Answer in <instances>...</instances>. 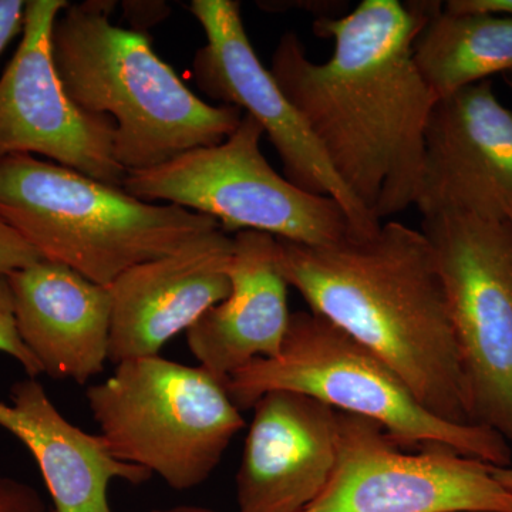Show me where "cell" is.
<instances>
[{"instance_id": "obj_1", "label": "cell", "mask_w": 512, "mask_h": 512, "mask_svg": "<svg viewBox=\"0 0 512 512\" xmlns=\"http://www.w3.org/2000/svg\"><path fill=\"white\" fill-rule=\"evenodd\" d=\"M437 5L362 0L342 18L313 23L335 45L326 62H313L292 30L272 55L279 89L339 180L380 224L416 207L419 197L437 97L414 60V43Z\"/></svg>"}, {"instance_id": "obj_2", "label": "cell", "mask_w": 512, "mask_h": 512, "mask_svg": "<svg viewBox=\"0 0 512 512\" xmlns=\"http://www.w3.org/2000/svg\"><path fill=\"white\" fill-rule=\"evenodd\" d=\"M276 262L309 311L379 356L429 412L473 424L446 289L423 232L390 221L325 247L276 238Z\"/></svg>"}, {"instance_id": "obj_3", "label": "cell", "mask_w": 512, "mask_h": 512, "mask_svg": "<svg viewBox=\"0 0 512 512\" xmlns=\"http://www.w3.org/2000/svg\"><path fill=\"white\" fill-rule=\"evenodd\" d=\"M114 5L69 3L55 20L50 49L69 99L116 124L121 167L127 173L148 170L227 140L244 111L212 106L192 93L156 55L146 33L110 22Z\"/></svg>"}, {"instance_id": "obj_4", "label": "cell", "mask_w": 512, "mask_h": 512, "mask_svg": "<svg viewBox=\"0 0 512 512\" xmlns=\"http://www.w3.org/2000/svg\"><path fill=\"white\" fill-rule=\"evenodd\" d=\"M0 218L43 259L103 286L221 228L208 215L138 200L30 154L0 160Z\"/></svg>"}, {"instance_id": "obj_5", "label": "cell", "mask_w": 512, "mask_h": 512, "mask_svg": "<svg viewBox=\"0 0 512 512\" xmlns=\"http://www.w3.org/2000/svg\"><path fill=\"white\" fill-rule=\"evenodd\" d=\"M225 387L239 410L252 409L266 393L288 390L376 421L400 447L444 446L490 466L512 464L511 447L500 434L429 412L392 367L311 311L292 313L278 356L254 360Z\"/></svg>"}, {"instance_id": "obj_6", "label": "cell", "mask_w": 512, "mask_h": 512, "mask_svg": "<svg viewBox=\"0 0 512 512\" xmlns=\"http://www.w3.org/2000/svg\"><path fill=\"white\" fill-rule=\"evenodd\" d=\"M86 399L111 453L177 491L204 483L245 426L225 382L161 356L119 363Z\"/></svg>"}, {"instance_id": "obj_7", "label": "cell", "mask_w": 512, "mask_h": 512, "mask_svg": "<svg viewBox=\"0 0 512 512\" xmlns=\"http://www.w3.org/2000/svg\"><path fill=\"white\" fill-rule=\"evenodd\" d=\"M262 136L258 121L244 114L221 144L130 171L123 190L151 204L165 201L208 215L228 234L265 232L309 247L346 237L352 227L339 202L302 191L276 173L262 153Z\"/></svg>"}, {"instance_id": "obj_8", "label": "cell", "mask_w": 512, "mask_h": 512, "mask_svg": "<svg viewBox=\"0 0 512 512\" xmlns=\"http://www.w3.org/2000/svg\"><path fill=\"white\" fill-rule=\"evenodd\" d=\"M421 232L446 289L471 423L512 450V222L441 214Z\"/></svg>"}, {"instance_id": "obj_9", "label": "cell", "mask_w": 512, "mask_h": 512, "mask_svg": "<svg viewBox=\"0 0 512 512\" xmlns=\"http://www.w3.org/2000/svg\"><path fill=\"white\" fill-rule=\"evenodd\" d=\"M302 512H512L490 464L444 446L407 453L376 421L338 412V456Z\"/></svg>"}, {"instance_id": "obj_10", "label": "cell", "mask_w": 512, "mask_h": 512, "mask_svg": "<svg viewBox=\"0 0 512 512\" xmlns=\"http://www.w3.org/2000/svg\"><path fill=\"white\" fill-rule=\"evenodd\" d=\"M207 45L194 57V76L202 92L244 111L264 130L284 165L286 180L309 194L333 198L350 227L367 234L380 227L333 171L301 113L286 99L269 69L256 56L234 0H192Z\"/></svg>"}, {"instance_id": "obj_11", "label": "cell", "mask_w": 512, "mask_h": 512, "mask_svg": "<svg viewBox=\"0 0 512 512\" xmlns=\"http://www.w3.org/2000/svg\"><path fill=\"white\" fill-rule=\"evenodd\" d=\"M66 0L26 2L22 40L0 77V160L13 154L45 156L113 187L127 171L114 150L116 124L80 109L63 90L50 36Z\"/></svg>"}, {"instance_id": "obj_12", "label": "cell", "mask_w": 512, "mask_h": 512, "mask_svg": "<svg viewBox=\"0 0 512 512\" xmlns=\"http://www.w3.org/2000/svg\"><path fill=\"white\" fill-rule=\"evenodd\" d=\"M416 208L423 218L512 214V111L491 80L437 100L426 133Z\"/></svg>"}, {"instance_id": "obj_13", "label": "cell", "mask_w": 512, "mask_h": 512, "mask_svg": "<svg viewBox=\"0 0 512 512\" xmlns=\"http://www.w3.org/2000/svg\"><path fill=\"white\" fill-rule=\"evenodd\" d=\"M232 248L234 237L218 228L121 274L109 286L110 362L160 356L168 340L224 301Z\"/></svg>"}, {"instance_id": "obj_14", "label": "cell", "mask_w": 512, "mask_h": 512, "mask_svg": "<svg viewBox=\"0 0 512 512\" xmlns=\"http://www.w3.org/2000/svg\"><path fill=\"white\" fill-rule=\"evenodd\" d=\"M254 419L237 473V512H302L322 493L338 456V410L274 390Z\"/></svg>"}, {"instance_id": "obj_15", "label": "cell", "mask_w": 512, "mask_h": 512, "mask_svg": "<svg viewBox=\"0 0 512 512\" xmlns=\"http://www.w3.org/2000/svg\"><path fill=\"white\" fill-rule=\"evenodd\" d=\"M8 278L20 339L43 373L86 384L104 372L113 308L109 286L43 258Z\"/></svg>"}, {"instance_id": "obj_16", "label": "cell", "mask_w": 512, "mask_h": 512, "mask_svg": "<svg viewBox=\"0 0 512 512\" xmlns=\"http://www.w3.org/2000/svg\"><path fill=\"white\" fill-rule=\"evenodd\" d=\"M228 275L231 292L227 298L187 330L192 355L225 383L254 360L278 356L292 316L288 308L291 286L279 272L272 235L235 234Z\"/></svg>"}, {"instance_id": "obj_17", "label": "cell", "mask_w": 512, "mask_h": 512, "mask_svg": "<svg viewBox=\"0 0 512 512\" xmlns=\"http://www.w3.org/2000/svg\"><path fill=\"white\" fill-rule=\"evenodd\" d=\"M10 399L12 404L0 402V427L35 457L53 512H113L107 495L111 481L140 485L153 477L114 456L100 434L70 423L33 377L16 383Z\"/></svg>"}, {"instance_id": "obj_18", "label": "cell", "mask_w": 512, "mask_h": 512, "mask_svg": "<svg viewBox=\"0 0 512 512\" xmlns=\"http://www.w3.org/2000/svg\"><path fill=\"white\" fill-rule=\"evenodd\" d=\"M414 60L437 100L512 72V15L451 12L439 2L414 43Z\"/></svg>"}, {"instance_id": "obj_19", "label": "cell", "mask_w": 512, "mask_h": 512, "mask_svg": "<svg viewBox=\"0 0 512 512\" xmlns=\"http://www.w3.org/2000/svg\"><path fill=\"white\" fill-rule=\"evenodd\" d=\"M0 352L6 353L25 369L29 377L36 379L43 370L36 357L20 339L15 318V301L8 275L0 274Z\"/></svg>"}, {"instance_id": "obj_20", "label": "cell", "mask_w": 512, "mask_h": 512, "mask_svg": "<svg viewBox=\"0 0 512 512\" xmlns=\"http://www.w3.org/2000/svg\"><path fill=\"white\" fill-rule=\"evenodd\" d=\"M40 259L39 252L0 218V274H12Z\"/></svg>"}, {"instance_id": "obj_21", "label": "cell", "mask_w": 512, "mask_h": 512, "mask_svg": "<svg viewBox=\"0 0 512 512\" xmlns=\"http://www.w3.org/2000/svg\"><path fill=\"white\" fill-rule=\"evenodd\" d=\"M0 512H47V507L32 485L0 476Z\"/></svg>"}, {"instance_id": "obj_22", "label": "cell", "mask_w": 512, "mask_h": 512, "mask_svg": "<svg viewBox=\"0 0 512 512\" xmlns=\"http://www.w3.org/2000/svg\"><path fill=\"white\" fill-rule=\"evenodd\" d=\"M25 9L23 0H0V53L23 29Z\"/></svg>"}, {"instance_id": "obj_23", "label": "cell", "mask_w": 512, "mask_h": 512, "mask_svg": "<svg viewBox=\"0 0 512 512\" xmlns=\"http://www.w3.org/2000/svg\"><path fill=\"white\" fill-rule=\"evenodd\" d=\"M451 12H484L512 15V0H450L443 3Z\"/></svg>"}, {"instance_id": "obj_24", "label": "cell", "mask_w": 512, "mask_h": 512, "mask_svg": "<svg viewBox=\"0 0 512 512\" xmlns=\"http://www.w3.org/2000/svg\"><path fill=\"white\" fill-rule=\"evenodd\" d=\"M491 471H493L494 477L512 493V464L505 467L491 466Z\"/></svg>"}, {"instance_id": "obj_25", "label": "cell", "mask_w": 512, "mask_h": 512, "mask_svg": "<svg viewBox=\"0 0 512 512\" xmlns=\"http://www.w3.org/2000/svg\"><path fill=\"white\" fill-rule=\"evenodd\" d=\"M150 512H218L207 507H198V505H175V507L158 508Z\"/></svg>"}, {"instance_id": "obj_26", "label": "cell", "mask_w": 512, "mask_h": 512, "mask_svg": "<svg viewBox=\"0 0 512 512\" xmlns=\"http://www.w3.org/2000/svg\"><path fill=\"white\" fill-rule=\"evenodd\" d=\"M503 79L505 84H507L508 89L512 92V72L504 74Z\"/></svg>"}, {"instance_id": "obj_27", "label": "cell", "mask_w": 512, "mask_h": 512, "mask_svg": "<svg viewBox=\"0 0 512 512\" xmlns=\"http://www.w3.org/2000/svg\"><path fill=\"white\" fill-rule=\"evenodd\" d=\"M508 220H510L512 222V214L510 215V218H508Z\"/></svg>"}]
</instances>
